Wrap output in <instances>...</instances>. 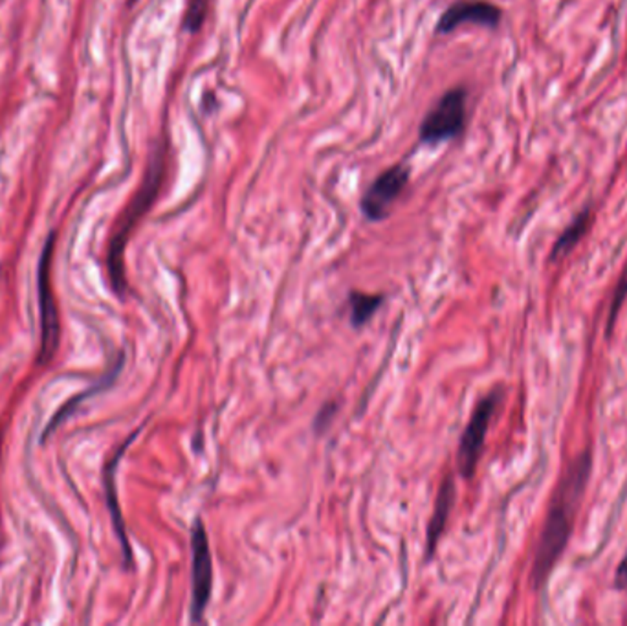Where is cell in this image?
Segmentation results:
<instances>
[{"label": "cell", "mask_w": 627, "mask_h": 626, "mask_svg": "<svg viewBox=\"0 0 627 626\" xmlns=\"http://www.w3.org/2000/svg\"><path fill=\"white\" fill-rule=\"evenodd\" d=\"M382 303H383V294L352 291L348 296L352 329H362L365 324H369L371 318L376 315V310L382 307Z\"/></svg>", "instance_id": "13"}, {"label": "cell", "mask_w": 627, "mask_h": 626, "mask_svg": "<svg viewBox=\"0 0 627 626\" xmlns=\"http://www.w3.org/2000/svg\"><path fill=\"white\" fill-rule=\"evenodd\" d=\"M468 92L464 87H455L441 96L431 107L418 127V142L425 145H439L457 138L466 126Z\"/></svg>", "instance_id": "4"}, {"label": "cell", "mask_w": 627, "mask_h": 626, "mask_svg": "<svg viewBox=\"0 0 627 626\" xmlns=\"http://www.w3.org/2000/svg\"><path fill=\"white\" fill-rule=\"evenodd\" d=\"M122 366H124V357H120V361H117V364L112 368V371L108 373V375H105V378L103 380H99L96 386H92V387H89V389H85L83 391V394H80V396H75V397H72L68 403H64V406L52 417V421L48 422V426H47V430H45V434H43V441H47V438L54 432V430L57 428V426H61L63 424V421H66L75 410H77V406H80L85 399H90L92 396H96V394H99V391L101 389H105L107 386H110L114 380H116V377H117V373H120V370H122Z\"/></svg>", "instance_id": "11"}, {"label": "cell", "mask_w": 627, "mask_h": 626, "mask_svg": "<svg viewBox=\"0 0 627 626\" xmlns=\"http://www.w3.org/2000/svg\"><path fill=\"white\" fill-rule=\"evenodd\" d=\"M593 468V456L589 450L581 452L574 461L569 463L565 474L562 476L548 515L539 536V545L536 552L530 582L536 590L546 582L548 575L553 573L556 562L562 559L569 538L574 529V518L578 507L583 500L587 483H589Z\"/></svg>", "instance_id": "1"}, {"label": "cell", "mask_w": 627, "mask_h": 626, "mask_svg": "<svg viewBox=\"0 0 627 626\" xmlns=\"http://www.w3.org/2000/svg\"><path fill=\"white\" fill-rule=\"evenodd\" d=\"M210 3L211 0H189L185 15H184V30L189 33H197L206 17H208V10H210Z\"/></svg>", "instance_id": "14"}, {"label": "cell", "mask_w": 627, "mask_h": 626, "mask_svg": "<svg viewBox=\"0 0 627 626\" xmlns=\"http://www.w3.org/2000/svg\"><path fill=\"white\" fill-rule=\"evenodd\" d=\"M167 168V143L162 140L150 152V161L147 166V173L143 177V182L122 217L117 219L112 238L108 243V254H107V266H108V278L112 291L124 298L127 292V276H125V248L129 243V238L136 224L143 219V215L152 208L156 197H159L160 187L164 184Z\"/></svg>", "instance_id": "2"}, {"label": "cell", "mask_w": 627, "mask_h": 626, "mask_svg": "<svg viewBox=\"0 0 627 626\" xmlns=\"http://www.w3.org/2000/svg\"><path fill=\"white\" fill-rule=\"evenodd\" d=\"M625 298H627V263H625V266L622 270V276H620V280L616 283V289H614V294H613V301H611V309H609V318H607V329H606L607 338L613 335V329L616 326V318L620 315V309H622Z\"/></svg>", "instance_id": "15"}, {"label": "cell", "mask_w": 627, "mask_h": 626, "mask_svg": "<svg viewBox=\"0 0 627 626\" xmlns=\"http://www.w3.org/2000/svg\"><path fill=\"white\" fill-rule=\"evenodd\" d=\"M501 8L490 3H483V0H459V3L451 4L439 19L437 22V33H451L462 24H481L488 28H495L501 22Z\"/></svg>", "instance_id": "8"}, {"label": "cell", "mask_w": 627, "mask_h": 626, "mask_svg": "<svg viewBox=\"0 0 627 626\" xmlns=\"http://www.w3.org/2000/svg\"><path fill=\"white\" fill-rule=\"evenodd\" d=\"M591 221H593V215H591L589 208L583 210L580 215H576L574 221L565 228V231L562 233V236L558 238V241L554 243L551 257H548V259H551V261L563 259L581 241V238L585 236L587 230H589V226H591Z\"/></svg>", "instance_id": "12"}, {"label": "cell", "mask_w": 627, "mask_h": 626, "mask_svg": "<svg viewBox=\"0 0 627 626\" xmlns=\"http://www.w3.org/2000/svg\"><path fill=\"white\" fill-rule=\"evenodd\" d=\"M136 3V0H129V4H134Z\"/></svg>", "instance_id": "18"}, {"label": "cell", "mask_w": 627, "mask_h": 626, "mask_svg": "<svg viewBox=\"0 0 627 626\" xmlns=\"http://www.w3.org/2000/svg\"><path fill=\"white\" fill-rule=\"evenodd\" d=\"M411 178V170L408 164L399 162L382 171L374 182L367 187L360 201V210L367 221L380 222L389 217L391 208L400 199V195L408 187Z\"/></svg>", "instance_id": "7"}, {"label": "cell", "mask_w": 627, "mask_h": 626, "mask_svg": "<svg viewBox=\"0 0 627 626\" xmlns=\"http://www.w3.org/2000/svg\"><path fill=\"white\" fill-rule=\"evenodd\" d=\"M213 592V557L201 518L191 526V621L201 622Z\"/></svg>", "instance_id": "5"}, {"label": "cell", "mask_w": 627, "mask_h": 626, "mask_svg": "<svg viewBox=\"0 0 627 626\" xmlns=\"http://www.w3.org/2000/svg\"><path fill=\"white\" fill-rule=\"evenodd\" d=\"M0 443H3V436H0Z\"/></svg>", "instance_id": "19"}, {"label": "cell", "mask_w": 627, "mask_h": 626, "mask_svg": "<svg viewBox=\"0 0 627 626\" xmlns=\"http://www.w3.org/2000/svg\"><path fill=\"white\" fill-rule=\"evenodd\" d=\"M453 505H455V480L451 474H448L441 483L439 494L435 498L434 515H431L429 524H427V533H425V555H427V559L434 557V553L437 550V543L446 529Z\"/></svg>", "instance_id": "10"}, {"label": "cell", "mask_w": 627, "mask_h": 626, "mask_svg": "<svg viewBox=\"0 0 627 626\" xmlns=\"http://www.w3.org/2000/svg\"><path fill=\"white\" fill-rule=\"evenodd\" d=\"M0 280H3V276H0Z\"/></svg>", "instance_id": "20"}, {"label": "cell", "mask_w": 627, "mask_h": 626, "mask_svg": "<svg viewBox=\"0 0 627 626\" xmlns=\"http://www.w3.org/2000/svg\"><path fill=\"white\" fill-rule=\"evenodd\" d=\"M614 588L616 590H625L627 588V553L622 559V562L618 564L616 575H614Z\"/></svg>", "instance_id": "17"}, {"label": "cell", "mask_w": 627, "mask_h": 626, "mask_svg": "<svg viewBox=\"0 0 627 626\" xmlns=\"http://www.w3.org/2000/svg\"><path fill=\"white\" fill-rule=\"evenodd\" d=\"M54 241H56V233L52 231L47 239L41 261H39L37 287H39V310H41V349H39V364H48L54 359L59 347V338H61L59 312H57V303L52 291V283H50V261L54 252Z\"/></svg>", "instance_id": "6"}, {"label": "cell", "mask_w": 627, "mask_h": 626, "mask_svg": "<svg viewBox=\"0 0 627 626\" xmlns=\"http://www.w3.org/2000/svg\"><path fill=\"white\" fill-rule=\"evenodd\" d=\"M504 391L501 387L492 389L488 396H485L477 406L472 412V417H469L464 432L460 436L459 441V452H457V466H459V474L464 480H472L479 459L483 456L485 450V443H486V434L490 422L499 408V404L502 403Z\"/></svg>", "instance_id": "3"}, {"label": "cell", "mask_w": 627, "mask_h": 626, "mask_svg": "<svg viewBox=\"0 0 627 626\" xmlns=\"http://www.w3.org/2000/svg\"><path fill=\"white\" fill-rule=\"evenodd\" d=\"M336 410H338L336 403L325 404V406L322 408L320 415L316 417V422H314V424H316V430H318V432H322V430H323V426H327V422H331V419H332V415L336 413Z\"/></svg>", "instance_id": "16"}, {"label": "cell", "mask_w": 627, "mask_h": 626, "mask_svg": "<svg viewBox=\"0 0 627 626\" xmlns=\"http://www.w3.org/2000/svg\"><path fill=\"white\" fill-rule=\"evenodd\" d=\"M140 434V430L134 434H131V438L116 450V454L112 456V459L105 465L103 468V483H105V494H107V505H108V511H110V517H112V526H114V531H116V536L117 540H120V545H122V552H124V559H125V566L131 568L133 566V550H131V543H129V538H127V531H125V524H124V517H122V511H120V503H117V491H116V471H117V465H120V459L122 456L125 454L127 447L138 438Z\"/></svg>", "instance_id": "9"}]
</instances>
